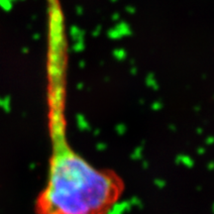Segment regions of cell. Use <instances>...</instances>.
<instances>
[{
	"instance_id": "6da1fadb",
	"label": "cell",
	"mask_w": 214,
	"mask_h": 214,
	"mask_svg": "<svg viewBox=\"0 0 214 214\" xmlns=\"http://www.w3.org/2000/svg\"><path fill=\"white\" fill-rule=\"evenodd\" d=\"M124 190L118 174L86 161L70 171L47 177L36 207L39 214H110Z\"/></svg>"
}]
</instances>
